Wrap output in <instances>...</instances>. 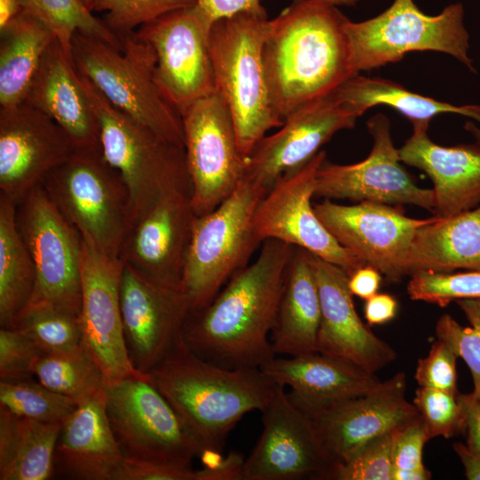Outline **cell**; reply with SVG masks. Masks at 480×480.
Instances as JSON below:
<instances>
[{
	"mask_svg": "<svg viewBox=\"0 0 480 480\" xmlns=\"http://www.w3.org/2000/svg\"><path fill=\"white\" fill-rule=\"evenodd\" d=\"M294 249L264 241L253 262L234 275L208 306L190 314L183 334L189 348L228 369L260 368L275 357L270 333Z\"/></svg>",
	"mask_w": 480,
	"mask_h": 480,
	"instance_id": "1",
	"label": "cell"
},
{
	"mask_svg": "<svg viewBox=\"0 0 480 480\" xmlns=\"http://www.w3.org/2000/svg\"><path fill=\"white\" fill-rule=\"evenodd\" d=\"M347 19L336 6L292 0L269 20L263 57L271 100L283 121L356 76L344 30Z\"/></svg>",
	"mask_w": 480,
	"mask_h": 480,
	"instance_id": "2",
	"label": "cell"
},
{
	"mask_svg": "<svg viewBox=\"0 0 480 480\" xmlns=\"http://www.w3.org/2000/svg\"><path fill=\"white\" fill-rule=\"evenodd\" d=\"M148 375L198 440L203 452H221L237 422L252 411L261 412L277 385L260 368L228 369L203 359L184 338Z\"/></svg>",
	"mask_w": 480,
	"mask_h": 480,
	"instance_id": "3",
	"label": "cell"
},
{
	"mask_svg": "<svg viewBox=\"0 0 480 480\" xmlns=\"http://www.w3.org/2000/svg\"><path fill=\"white\" fill-rule=\"evenodd\" d=\"M269 20L265 9L244 12L213 22L209 35L217 90L245 160L269 130L284 124L271 100L263 57Z\"/></svg>",
	"mask_w": 480,
	"mask_h": 480,
	"instance_id": "4",
	"label": "cell"
},
{
	"mask_svg": "<svg viewBox=\"0 0 480 480\" xmlns=\"http://www.w3.org/2000/svg\"><path fill=\"white\" fill-rule=\"evenodd\" d=\"M122 49L76 33L71 55L76 69L115 108L155 133L184 148L182 120L155 78V54L134 32L123 36Z\"/></svg>",
	"mask_w": 480,
	"mask_h": 480,
	"instance_id": "5",
	"label": "cell"
},
{
	"mask_svg": "<svg viewBox=\"0 0 480 480\" xmlns=\"http://www.w3.org/2000/svg\"><path fill=\"white\" fill-rule=\"evenodd\" d=\"M78 74L99 121L102 156L126 187L131 228L165 193L192 187L185 149L115 108L86 77Z\"/></svg>",
	"mask_w": 480,
	"mask_h": 480,
	"instance_id": "6",
	"label": "cell"
},
{
	"mask_svg": "<svg viewBox=\"0 0 480 480\" xmlns=\"http://www.w3.org/2000/svg\"><path fill=\"white\" fill-rule=\"evenodd\" d=\"M267 192L244 177L215 210L196 217L181 280L191 313L208 306L261 244L254 234L253 216Z\"/></svg>",
	"mask_w": 480,
	"mask_h": 480,
	"instance_id": "7",
	"label": "cell"
},
{
	"mask_svg": "<svg viewBox=\"0 0 480 480\" xmlns=\"http://www.w3.org/2000/svg\"><path fill=\"white\" fill-rule=\"evenodd\" d=\"M460 3L451 4L439 14L424 13L413 0H395L378 16L353 22L347 19L350 65L356 76L361 71L400 61L415 51L447 53L476 72L468 55L469 35L463 23Z\"/></svg>",
	"mask_w": 480,
	"mask_h": 480,
	"instance_id": "8",
	"label": "cell"
},
{
	"mask_svg": "<svg viewBox=\"0 0 480 480\" xmlns=\"http://www.w3.org/2000/svg\"><path fill=\"white\" fill-rule=\"evenodd\" d=\"M42 185L60 212L108 255L117 258L130 228V204L120 174L101 151L76 149Z\"/></svg>",
	"mask_w": 480,
	"mask_h": 480,
	"instance_id": "9",
	"label": "cell"
},
{
	"mask_svg": "<svg viewBox=\"0 0 480 480\" xmlns=\"http://www.w3.org/2000/svg\"><path fill=\"white\" fill-rule=\"evenodd\" d=\"M106 412L124 458L192 467L203 448L149 378L107 386Z\"/></svg>",
	"mask_w": 480,
	"mask_h": 480,
	"instance_id": "10",
	"label": "cell"
},
{
	"mask_svg": "<svg viewBox=\"0 0 480 480\" xmlns=\"http://www.w3.org/2000/svg\"><path fill=\"white\" fill-rule=\"evenodd\" d=\"M16 222L36 269L29 302H47L80 316V231L60 212L42 183L17 202Z\"/></svg>",
	"mask_w": 480,
	"mask_h": 480,
	"instance_id": "11",
	"label": "cell"
},
{
	"mask_svg": "<svg viewBox=\"0 0 480 480\" xmlns=\"http://www.w3.org/2000/svg\"><path fill=\"white\" fill-rule=\"evenodd\" d=\"M212 26L196 4L166 13L134 31L152 48L156 84L180 115L218 92L209 45Z\"/></svg>",
	"mask_w": 480,
	"mask_h": 480,
	"instance_id": "12",
	"label": "cell"
},
{
	"mask_svg": "<svg viewBox=\"0 0 480 480\" xmlns=\"http://www.w3.org/2000/svg\"><path fill=\"white\" fill-rule=\"evenodd\" d=\"M180 116L192 207L199 217L215 210L236 190L244 177L246 160L219 92L196 100Z\"/></svg>",
	"mask_w": 480,
	"mask_h": 480,
	"instance_id": "13",
	"label": "cell"
},
{
	"mask_svg": "<svg viewBox=\"0 0 480 480\" xmlns=\"http://www.w3.org/2000/svg\"><path fill=\"white\" fill-rule=\"evenodd\" d=\"M324 150L299 169L279 179L258 204L253 230L262 244L275 239L305 249L343 269L348 276L364 262L340 244L318 219L311 199Z\"/></svg>",
	"mask_w": 480,
	"mask_h": 480,
	"instance_id": "14",
	"label": "cell"
},
{
	"mask_svg": "<svg viewBox=\"0 0 480 480\" xmlns=\"http://www.w3.org/2000/svg\"><path fill=\"white\" fill-rule=\"evenodd\" d=\"M123 267L119 259L103 252L82 235L83 344L107 386L129 378H148L133 367L125 346L119 300Z\"/></svg>",
	"mask_w": 480,
	"mask_h": 480,
	"instance_id": "15",
	"label": "cell"
},
{
	"mask_svg": "<svg viewBox=\"0 0 480 480\" xmlns=\"http://www.w3.org/2000/svg\"><path fill=\"white\" fill-rule=\"evenodd\" d=\"M260 412L262 433L240 480L326 479L332 462L311 417L292 403L284 386L276 385Z\"/></svg>",
	"mask_w": 480,
	"mask_h": 480,
	"instance_id": "16",
	"label": "cell"
},
{
	"mask_svg": "<svg viewBox=\"0 0 480 480\" xmlns=\"http://www.w3.org/2000/svg\"><path fill=\"white\" fill-rule=\"evenodd\" d=\"M367 128L373 140L369 156L352 164H335L325 159L317 172L315 196L412 204L434 212V190L418 187L400 164L399 149L393 143L387 116H373L367 121Z\"/></svg>",
	"mask_w": 480,
	"mask_h": 480,
	"instance_id": "17",
	"label": "cell"
},
{
	"mask_svg": "<svg viewBox=\"0 0 480 480\" xmlns=\"http://www.w3.org/2000/svg\"><path fill=\"white\" fill-rule=\"evenodd\" d=\"M314 210L340 244L391 283L406 276V260L417 229L436 218L413 219L396 207L368 201L341 205L324 199Z\"/></svg>",
	"mask_w": 480,
	"mask_h": 480,
	"instance_id": "18",
	"label": "cell"
},
{
	"mask_svg": "<svg viewBox=\"0 0 480 480\" xmlns=\"http://www.w3.org/2000/svg\"><path fill=\"white\" fill-rule=\"evenodd\" d=\"M196 217L191 186L168 191L129 228L118 259L149 282L181 290Z\"/></svg>",
	"mask_w": 480,
	"mask_h": 480,
	"instance_id": "19",
	"label": "cell"
},
{
	"mask_svg": "<svg viewBox=\"0 0 480 480\" xmlns=\"http://www.w3.org/2000/svg\"><path fill=\"white\" fill-rule=\"evenodd\" d=\"M358 117L335 92L298 107L278 132L257 142L246 159L244 177L268 191L314 157L336 132L353 128Z\"/></svg>",
	"mask_w": 480,
	"mask_h": 480,
	"instance_id": "20",
	"label": "cell"
},
{
	"mask_svg": "<svg viewBox=\"0 0 480 480\" xmlns=\"http://www.w3.org/2000/svg\"><path fill=\"white\" fill-rule=\"evenodd\" d=\"M119 300L127 353L148 375L183 338L191 309L182 290L149 282L124 265Z\"/></svg>",
	"mask_w": 480,
	"mask_h": 480,
	"instance_id": "21",
	"label": "cell"
},
{
	"mask_svg": "<svg viewBox=\"0 0 480 480\" xmlns=\"http://www.w3.org/2000/svg\"><path fill=\"white\" fill-rule=\"evenodd\" d=\"M76 150L66 132L40 110L25 102L0 108V195L17 203Z\"/></svg>",
	"mask_w": 480,
	"mask_h": 480,
	"instance_id": "22",
	"label": "cell"
},
{
	"mask_svg": "<svg viewBox=\"0 0 480 480\" xmlns=\"http://www.w3.org/2000/svg\"><path fill=\"white\" fill-rule=\"evenodd\" d=\"M405 394L406 375L400 372L381 381L369 393L310 416L332 467L347 460L370 440L420 417Z\"/></svg>",
	"mask_w": 480,
	"mask_h": 480,
	"instance_id": "23",
	"label": "cell"
},
{
	"mask_svg": "<svg viewBox=\"0 0 480 480\" xmlns=\"http://www.w3.org/2000/svg\"><path fill=\"white\" fill-rule=\"evenodd\" d=\"M310 263L321 305L317 352L374 374L394 362L397 357L395 349L377 337L359 317L348 288V275L311 253Z\"/></svg>",
	"mask_w": 480,
	"mask_h": 480,
	"instance_id": "24",
	"label": "cell"
},
{
	"mask_svg": "<svg viewBox=\"0 0 480 480\" xmlns=\"http://www.w3.org/2000/svg\"><path fill=\"white\" fill-rule=\"evenodd\" d=\"M260 369L274 383L289 387V399L309 416L369 393L381 382L374 373L319 352L287 357L276 356Z\"/></svg>",
	"mask_w": 480,
	"mask_h": 480,
	"instance_id": "25",
	"label": "cell"
},
{
	"mask_svg": "<svg viewBox=\"0 0 480 480\" xmlns=\"http://www.w3.org/2000/svg\"><path fill=\"white\" fill-rule=\"evenodd\" d=\"M24 102L52 118L76 149L101 151L98 118L72 55L58 40L45 51Z\"/></svg>",
	"mask_w": 480,
	"mask_h": 480,
	"instance_id": "26",
	"label": "cell"
},
{
	"mask_svg": "<svg viewBox=\"0 0 480 480\" xmlns=\"http://www.w3.org/2000/svg\"><path fill=\"white\" fill-rule=\"evenodd\" d=\"M399 148L402 162L425 172L434 184L436 216L445 218L480 204V146L444 147L428 135V124H412Z\"/></svg>",
	"mask_w": 480,
	"mask_h": 480,
	"instance_id": "27",
	"label": "cell"
},
{
	"mask_svg": "<svg viewBox=\"0 0 480 480\" xmlns=\"http://www.w3.org/2000/svg\"><path fill=\"white\" fill-rule=\"evenodd\" d=\"M107 388L78 403L63 422L54 452V475L76 480H115L124 456L106 412Z\"/></svg>",
	"mask_w": 480,
	"mask_h": 480,
	"instance_id": "28",
	"label": "cell"
},
{
	"mask_svg": "<svg viewBox=\"0 0 480 480\" xmlns=\"http://www.w3.org/2000/svg\"><path fill=\"white\" fill-rule=\"evenodd\" d=\"M320 318V297L310 253L295 247L270 333L275 354L297 356L317 352Z\"/></svg>",
	"mask_w": 480,
	"mask_h": 480,
	"instance_id": "29",
	"label": "cell"
},
{
	"mask_svg": "<svg viewBox=\"0 0 480 480\" xmlns=\"http://www.w3.org/2000/svg\"><path fill=\"white\" fill-rule=\"evenodd\" d=\"M457 269L480 270V204L450 217L436 216L417 229L410 246L406 276Z\"/></svg>",
	"mask_w": 480,
	"mask_h": 480,
	"instance_id": "30",
	"label": "cell"
},
{
	"mask_svg": "<svg viewBox=\"0 0 480 480\" xmlns=\"http://www.w3.org/2000/svg\"><path fill=\"white\" fill-rule=\"evenodd\" d=\"M63 423L17 416L0 407V480H46Z\"/></svg>",
	"mask_w": 480,
	"mask_h": 480,
	"instance_id": "31",
	"label": "cell"
},
{
	"mask_svg": "<svg viewBox=\"0 0 480 480\" xmlns=\"http://www.w3.org/2000/svg\"><path fill=\"white\" fill-rule=\"evenodd\" d=\"M52 32L21 11L0 29V108L25 101L42 58L53 41Z\"/></svg>",
	"mask_w": 480,
	"mask_h": 480,
	"instance_id": "32",
	"label": "cell"
},
{
	"mask_svg": "<svg viewBox=\"0 0 480 480\" xmlns=\"http://www.w3.org/2000/svg\"><path fill=\"white\" fill-rule=\"evenodd\" d=\"M336 95L359 116L368 108L386 105L400 112L412 124H426L440 114H459L480 123V105L454 106L412 92L380 77L352 76L336 91Z\"/></svg>",
	"mask_w": 480,
	"mask_h": 480,
	"instance_id": "33",
	"label": "cell"
},
{
	"mask_svg": "<svg viewBox=\"0 0 480 480\" xmlns=\"http://www.w3.org/2000/svg\"><path fill=\"white\" fill-rule=\"evenodd\" d=\"M13 200L0 195V326L11 327L36 284L30 252L19 231Z\"/></svg>",
	"mask_w": 480,
	"mask_h": 480,
	"instance_id": "34",
	"label": "cell"
},
{
	"mask_svg": "<svg viewBox=\"0 0 480 480\" xmlns=\"http://www.w3.org/2000/svg\"><path fill=\"white\" fill-rule=\"evenodd\" d=\"M22 11L40 20L71 54L76 33L99 38L122 49V37L98 19L83 0H19Z\"/></svg>",
	"mask_w": 480,
	"mask_h": 480,
	"instance_id": "35",
	"label": "cell"
},
{
	"mask_svg": "<svg viewBox=\"0 0 480 480\" xmlns=\"http://www.w3.org/2000/svg\"><path fill=\"white\" fill-rule=\"evenodd\" d=\"M33 374L46 388L77 403L107 388L100 369L85 348L44 354L36 362Z\"/></svg>",
	"mask_w": 480,
	"mask_h": 480,
	"instance_id": "36",
	"label": "cell"
},
{
	"mask_svg": "<svg viewBox=\"0 0 480 480\" xmlns=\"http://www.w3.org/2000/svg\"><path fill=\"white\" fill-rule=\"evenodd\" d=\"M36 342L45 354L84 348L80 316L43 301L28 302L11 327Z\"/></svg>",
	"mask_w": 480,
	"mask_h": 480,
	"instance_id": "37",
	"label": "cell"
},
{
	"mask_svg": "<svg viewBox=\"0 0 480 480\" xmlns=\"http://www.w3.org/2000/svg\"><path fill=\"white\" fill-rule=\"evenodd\" d=\"M77 404L33 379L0 381V407L17 416L45 423H63Z\"/></svg>",
	"mask_w": 480,
	"mask_h": 480,
	"instance_id": "38",
	"label": "cell"
},
{
	"mask_svg": "<svg viewBox=\"0 0 480 480\" xmlns=\"http://www.w3.org/2000/svg\"><path fill=\"white\" fill-rule=\"evenodd\" d=\"M470 326H461L452 316L444 314L437 320L436 335L461 357L470 370L474 389L472 396L480 399V299L455 301Z\"/></svg>",
	"mask_w": 480,
	"mask_h": 480,
	"instance_id": "39",
	"label": "cell"
},
{
	"mask_svg": "<svg viewBox=\"0 0 480 480\" xmlns=\"http://www.w3.org/2000/svg\"><path fill=\"white\" fill-rule=\"evenodd\" d=\"M407 293L412 300L441 308L459 300L480 299V270L416 273L411 276Z\"/></svg>",
	"mask_w": 480,
	"mask_h": 480,
	"instance_id": "40",
	"label": "cell"
},
{
	"mask_svg": "<svg viewBox=\"0 0 480 480\" xmlns=\"http://www.w3.org/2000/svg\"><path fill=\"white\" fill-rule=\"evenodd\" d=\"M429 439L451 438L465 429L463 394L419 387L412 401Z\"/></svg>",
	"mask_w": 480,
	"mask_h": 480,
	"instance_id": "41",
	"label": "cell"
},
{
	"mask_svg": "<svg viewBox=\"0 0 480 480\" xmlns=\"http://www.w3.org/2000/svg\"><path fill=\"white\" fill-rule=\"evenodd\" d=\"M196 0H98L93 12L120 37L166 13L193 7Z\"/></svg>",
	"mask_w": 480,
	"mask_h": 480,
	"instance_id": "42",
	"label": "cell"
},
{
	"mask_svg": "<svg viewBox=\"0 0 480 480\" xmlns=\"http://www.w3.org/2000/svg\"><path fill=\"white\" fill-rule=\"evenodd\" d=\"M398 429L362 445L347 460L335 464L326 479L392 480V450Z\"/></svg>",
	"mask_w": 480,
	"mask_h": 480,
	"instance_id": "43",
	"label": "cell"
},
{
	"mask_svg": "<svg viewBox=\"0 0 480 480\" xmlns=\"http://www.w3.org/2000/svg\"><path fill=\"white\" fill-rule=\"evenodd\" d=\"M45 354L41 348L19 331L0 329V381L15 382L32 379L37 359Z\"/></svg>",
	"mask_w": 480,
	"mask_h": 480,
	"instance_id": "44",
	"label": "cell"
},
{
	"mask_svg": "<svg viewBox=\"0 0 480 480\" xmlns=\"http://www.w3.org/2000/svg\"><path fill=\"white\" fill-rule=\"evenodd\" d=\"M457 358L450 346L437 339L427 356L418 360L414 379L419 387L458 393Z\"/></svg>",
	"mask_w": 480,
	"mask_h": 480,
	"instance_id": "45",
	"label": "cell"
},
{
	"mask_svg": "<svg viewBox=\"0 0 480 480\" xmlns=\"http://www.w3.org/2000/svg\"><path fill=\"white\" fill-rule=\"evenodd\" d=\"M429 440L420 416L399 428L392 450L393 470L427 469L423 464L422 452L424 445Z\"/></svg>",
	"mask_w": 480,
	"mask_h": 480,
	"instance_id": "46",
	"label": "cell"
},
{
	"mask_svg": "<svg viewBox=\"0 0 480 480\" xmlns=\"http://www.w3.org/2000/svg\"><path fill=\"white\" fill-rule=\"evenodd\" d=\"M115 480H197L192 467L124 458Z\"/></svg>",
	"mask_w": 480,
	"mask_h": 480,
	"instance_id": "47",
	"label": "cell"
},
{
	"mask_svg": "<svg viewBox=\"0 0 480 480\" xmlns=\"http://www.w3.org/2000/svg\"><path fill=\"white\" fill-rule=\"evenodd\" d=\"M263 0H196V5L212 24L240 12L265 9Z\"/></svg>",
	"mask_w": 480,
	"mask_h": 480,
	"instance_id": "48",
	"label": "cell"
},
{
	"mask_svg": "<svg viewBox=\"0 0 480 480\" xmlns=\"http://www.w3.org/2000/svg\"><path fill=\"white\" fill-rule=\"evenodd\" d=\"M397 308L395 297L388 293H376L365 300L364 318L369 325L384 324L395 318Z\"/></svg>",
	"mask_w": 480,
	"mask_h": 480,
	"instance_id": "49",
	"label": "cell"
},
{
	"mask_svg": "<svg viewBox=\"0 0 480 480\" xmlns=\"http://www.w3.org/2000/svg\"><path fill=\"white\" fill-rule=\"evenodd\" d=\"M382 280L381 273L364 265L348 276V288L353 296L366 300L378 293Z\"/></svg>",
	"mask_w": 480,
	"mask_h": 480,
	"instance_id": "50",
	"label": "cell"
},
{
	"mask_svg": "<svg viewBox=\"0 0 480 480\" xmlns=\"http://www.w3.org/2000/svg\"><path fill=\"white\" fill-rule=\"evenodd\" d=\"M244 462V458L242 454L231 452L223 459L220 465L197 469V480H240Z\"/></svg>",
	"mask_w": 480,
	"mask_h": 480,
	"instance_id": "51",
	"label": "cell"
},
{
	"mask_svg": "<svg viewBox=\"0 0 480 480\" xmlns=\"http://www.w3.org/2000/svg\"><path fill=\"white\" fill-rule=\"evenodd\" d=\"M463 396L466 404L465 444L472 452L480 455V400L471 393L463 394Z\"/></svg>",
	"mask_w": 480,
	"mask_h": 480,
	"instance_id": "52",
	"label": "cell"
},
{
	"mask_svg": "<svg viewBox=\"0 0 480 480\" xmlns=\"http://www.w3.org/2000/svg\"><path fill=\"white\" fill-rule=\"evenodd\" d=\"M452 448L464 467L466 478L480 480V455L472 452L462 443H454Z\"/></svg>",
	"mask_w": 480,
	"mask_h": 480,
	"instance_id": "53",
	"label": "cell"
},
{
	"mask_svg": "<svg viewBox=\"0 0 480 480\" xmlns=\"http://www.w3.org/2000/svg\"><path fill=\"white\" fill-rule=\"evenodd\" d=\"M21 11L19 0H0V29Z\"/></svg>",
	"mask_w": 480,
	"mask_h": 480,
	"instance_id": "54",
	"label": "cell"
},
{
	"mask_svg": "<svg viewBox=\"0 0 480 480\" xmlns=\"http://www.w3.org/2000/svg\"><path fill=\"white\" fill-rule=\"evenodd\" d=\"M431 472L428 469L420 471H392V480H429Z\"/></svg>",
	"mask_w": 480,
	"mask_h": 480,
	"instance_id": "55",
	"label": "cell"
},
{
	"mask_svg": "<svg viewBox=\"0 0 480 480\" xmlns=\"http://www.w3.org/2000/svg\"><path fill=\"white\" fill-rule=\"evenodd\" d=\"M332 6H353L358 0H316Z\"/></svg>",
	"mask_w": 480,
	"mask_h": 480,
	"instance_id": "56",
	"label": "cell"
},
{
	"mask_svg": "<svg viewBox=\"0 0 480 480\" xmlns=\"http://www.w3.org/2000/svg\"><path fill=\"white\" fill-rule=\"evenodd\" d=\"M464 128L474 136L476 144L480 146V128L472 122H467Z\"/></svg>",
	"mask_w": 480,
	"mask_h": 480,
	"instance_id": "57",
	"label": "cell"
},
{
	"mask_svg": "<svg viewBox=\"0 0 480 480\" xmlns=\"http://www.w3.org/2000/svg\"><path fill=\"white\" fill-rule=\"evenodd\" d=\"M85 5L93 12V8L97 3L98 0H83Z\"/></svg>",
	"mask_w": 480,
	"mask_h": 480,
	"instance_id": "58",
	"label": "cell"
},
{
	"mask_svg": "<svg viewBox=\"0 0 480 480\" xmlns=\"http://www.w3.org/2000/svg\"><path fill=\"white\" fill-rule=\"evenodd\" d=\"M480 400V399H479Z\"/></svg>",
	"mask_w": 480,
	"mask_h": 480,
	"instance_id": "59",
	"label": "cell"
}]
</instances>
